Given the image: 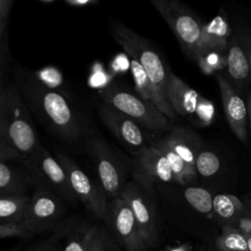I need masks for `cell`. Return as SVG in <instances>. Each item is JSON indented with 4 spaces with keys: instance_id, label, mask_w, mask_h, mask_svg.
Here are the masks:
<instances>
[{
    "instance_id": "40",
    "label": "cell",
    "mask_w": 251,
    "mask_h": 251,
    "mask_svg": "<svg viewBox=\"0 0 251 251\" xmlns=\"http://www.w3.org/2000/svg\"><path fill=\"white\" fill-rule=\"evenodd\" d=\"M20 249H21V246L18 245V246L12 247V248H10V249H8V250H4V251H20Z\"/></svg>"
},
{
    "instance_id": "20",
    "label": "cell",
    "mask_w": 251,
    "mask_h": 251,
    "mask_svg": "<svg viewBox=\"0 0 251 251\" xmlns=\"http://www.w3.org/2000/svg\"><path fill=\"white\" fill-rule=\"evenodd\" d=\"M226 62L228 75L233 82L241 87L249 83L251 77L249 62L241 44L233 32H231L228 37Z\"/></svg>"
},
{
    "instance_id": "7",
    "label": "cell",
    "mask_w": 251,
    "mask_h": 251,
    "mask_svg": "<svg viewBox=\"0 0 251 251\" xmlns=\"http://www.w3.org/2000/svg\"><path fill=\"white\" fill-rule=\"evenodd\" d=\"M168 98L176 115L189 119L200 126H207L213 123V103L172 72L169 75Z\"/></svg>"
},
{
    "instance_id": "39",
    "label": "cell",
    "mask_w": 251,
    "mask_h": 251,
    "mask_svg": "<svg viewBox=\"0 0 251 251\" xmlns=\"http://www.w3.org/2000/svg\"><path fill=\"white\" fill-rule=\"evenodd\" d=\"M246 240H247V245H248V250L251 251V235L247 236L246 237Z\"/></svg>"
},
{
    "instance_id": "13",
    "label": "cell",
    "mask_w": 251,
    "mask_h": 251,
    "mask_svg": "<svg viewBox=\"0 0 251 251\" xmlns=\"http://www.w3.org/2000/svg\"><path fill=\"white\" fill-rule=\"evenodd\" d=\"M120 196L130 207L148 249L153 247L158 241L159 232L156 212L150 194L132 179L126 183Z\"/></svg>"
},
{
    "instance_id": "17",
    "label": "cell",
    "mask_w": 251,
    "mask_h": 251,
    "mask_svg": "<svg viewBox=\"0 0 251 251\" xmlns=\"http://www.w3.org/2000/svg\"><path fill=\"white\" fill-rule=\"evenodd\" d=\"M130 69L134 80L135 89L138 95L141 98L153 103L168 119H170L171 121L175 120L176 114L172 107L170 100L158 90V88L149 78L143 68L136 61L131 59Z\"/></svg>"
},
{
    "instance_id": "4",
    "label": "cell",
    "mask_w": 251,
    "mask_h": 251,
    "mask_svg": "<svg viewBox=\"0 0 251 251\" xmlns=\"http://www.w3.org/2000/svg\"><path fill=\"white\" fill-rule=\"evenodd\" d=\"M169 25L183 51L196 60L204 24L179 0H149Z\"/></svg>"
},
{
    "instance_id": "10",
    "label": "cell",
    "mask_w": 251,
    "mask_h": 251,
    "mask_svg": "<svg viewBox=\"0 0 251 251\" xmlns=\"http://www.w3.org/2000/svg\"><path fill=\"white\" fill-rule=\"evenodd\" d=\"M91 152L95 162L99 185L111 200L120 196L126 180L128 169L114 150L102 139L91 143Z\"/></svg>"
},
{
    "instance_id": "22",
    "label": "cell",
    "mask_w": 251,
    "mask_h": 251,
    "mask_svg": "<svg viewBox=\"0 0 251 251\" xmlns=\"http://www.w3.org/2000/svg\"><path fill=\"white\" fill-rule=\"evenodd\" d=\"M213 214L221 221L222 226H229L245 211V204L232 194L221 193L213 197Z\"/></svg>"
},
{
    "instance_id": "31",
    "label": "cell",
    "mask_w": 251,
    "mask_h": 251,
    "mask_svg": "<svg viewBox=\"0 0 251 251\" xmlns=\"http://www.w3.org/2000/svg\"><path fill=\"white\" fill-rule=\"evenodd\" d=\"M233 33L235 34L236 38L238 39L247 56L251 73V31L244 25H234Z\"/></svg>"
},
{
    "instance_id": "28",
    "label": "cell",
    "mask_w": 251,
    "mask_h": 251,
    "mask_svg": "<svg viewBox=\"0 0 251 251\" xmlns=\"http://www.w3.org/2000/svg\"><path fill=\"white\" fill-rule=\"evenodd\" d=\"M221 167L219 156L212 150L202 148L195 161L196 173L202 176H212L216 175Z\"/></svg>"
},
{
    "instance_id": "1",
    "label": "cell",
    "mask_w": 251,
    "mask_h": 251,
    "mask_svg": "<svg viewBox=\"0 0 251 251\" xmlns=\"http://www.w3.org/2000/svg\"><path fill=\"white\" fill-rule=\"evenodd\" d=\"M31 122L18 91L5 86L0 92V134L18 152L21 162L41 146Z\"/></svg>"
},
{
    "instance_id": "35",
    "label": "cell",
    "mask_w": 251,
    "mask_h": 251,
    "mask_svg": "<svg viewBox=\"0 0 251 251\" xmlns=\"http://www.w3.org/2000/svg\"><path fill=\"white\" fill-rule=\"evenodd\" d=\"M162 251H192L191 244L184 242L176 246H167Z\"/></svg>"
},
{
    "instance_id": "34",
    "label": "cell",
    "mask_w": 251,
    "mask_h": 251,
    "mask_svg": "<svg viewBox=\"0 0 251 251\" xmlns=\"http://www.w3.org/2000/svg\"><path fill=\"white\" fill-rule=\"evenodd\" d=\"M5 161H21V157L0 134V162Z\"/></svg>"
},
{
    "instance_id": "38",
    "label": "cell",
    "mask_w": 251,
    "mask_h": 251,
    "mask_svg": "<svg viewBox=\"0 0 251 251\" xmlns=\"http://www.w3.org/2000/svg\"><path fill=\"white\" fill-rule=\"evenodd\" d=\"M67 1H69L70 3H72L74 5H81V4L88 2L89 0H67Z\"/></svg>"
},
{
    "instance_id": "15",
    "label": "cell",
    "mask_w": 251,
    "mask_h": 251,
    "mask_svg": "<svg viewBox=\"0 0 251 251\" xmlns=\"http://www.w3.org/2000/svg\"><path fill=\"white\" fill-rule=\"evenodd\" d=\"M216 79L219 85L222 103L227 124L235 135L241 142H247V105L232 83L225 76L216 74Z\"/></svg>"
},
{
    "instance_id": "37",
    "label": "cell",
    "mask_w": 251,
    "mask_h": 251,
    "mask_svg": "<svg viewBox=\"0 0 251 251\" xmlns=\"http://www.w3.org/2000/svg\"><path fill=\"white\" fill-rule=\"evenodd\" d=\"M2 62H3V60L0 61V92L5 87V85H4V72H3V69H2V66H1Z\"/></svg>"
},
{
    "instance_id": "23",
    "label": "cell",
    "mask_w": 251,
    "mask_h": 251,
    "mask_svg": "<svg viewBox=\"0 0 251 251\" xmlns=\"http://www.w3.org/2000/svg\"><path fill=\"white\" fill-rule=\"evenodd\" d=\"M30 196L0 194V223H22Z\"/></svg>"
},
{
    "instance_id": "14",
    "label": "cell",
    "mask_w": 251,
    "mask_h": 251,
    "mask_svg": "<svg viewBox=\"0 0 251 251\" xmlns=\"http://www.w3.org/2000/svg\"><path fill=\"white\" fill-rule=\"evenodd\" d=\"M98 114L106 127L133 154L147 146L146 137L140 126L126 114L104 103L98 108Z\"/></svg>"
},
{
    "instance_id": "25",
    "label": "cell",
    "mask_w": 251,
    "mask_h": 251,
    "mask_svg": "<svg viewBox=\"0 0 251 251\" xmlns=\"http://www.w3.org/2000/svg\"><path fill=\"white\" fill-rule=\"evenodd\" d=\"M216 244L220 251H249L246 237L230 226H223Z\"/></svg>"
},
{
    "instance_id": "5",
    "label": "cell",
    "mask_w": 251,
    "mask_h": 251,
    "mask_svg": "<svg viewBox=\"0 0 251 251\" xmlns=\"http://www.w3.org/2000/svg\"><path fill=\"white\" fill-rule=\"evenodd\" d=\"M103 101L126 114L142 127L151 131H168L171 120L153 103L122 88L109 87L101 92Z\"/></svg>"
},
{
    "instance_id": "6",
    "label": "cell",
    "mask_w": 251,
    "mask_h": 251,
    "mask_svg": "<svg viewBox=\"0 0 251 251\" xmlns=\"http://www.w3.org/2000/svg\"><path fill=\"white\" fill-rule=\"evenodd\" d=\"M22 163L34 179L35 185L52 190L66 201L74 203L77 200L65 169L57 158L52 156L42 145Z\"/></svg>"
},
{
    "instance_id": "26",
    "label": "cell",
    "mask_w": 251,
    "mask_h": 251,
    "mask_svg": "<svg viewBox=\"0 0 251 251\" xmlns=\"http://www.w3.org/2000/svg\"><path fill=\"white\" fill-rule=\"evenodd\" d=\"M184 198L191 207L201 214H209L213 212V197L205 188L188 186L184 190Z\"/></svg>"
},
{
    "instance_id": "2",
    "label": "cell",
    "mask_w": 251,
    "mask_h": 251,
    "mask_svg": "<svg viewBox=\"0 0 251 251\" xmlns=\"http://www.w3.org/2000/svg\"><path fill=\"white\" fill-rule=\"evenodd\" d=\"M24 92L35 111L61 138L75 140L82 134V124L69 101L38 81L27 80Z\"/></svg>"
},
{
    "instance_id": "21",
    "label": "cell",
    "mask_w": 251,
    "mask_h": 251,
    "mask_svg": "<svg viewBox=\"0 0 251 251\" xmlns=\"http://www.w3.org/2000/svg\"><path fill=\"white\" fill-rule=\"evenodd\" d=\"M152 144L155 145L166 157L176 183L185 185L192 183L197 179V173L191 170L163 138L156 140Z\"/></svg>"
},
{
    "instance_id": "36",
    "label": "cell",
    "mask_w": 251,
    "mask_h": 251,
    "mask_svg": "<svg viewBox=\"0 0 251 251\" xmlns=\"http://www.w3.org/2000/svg\"><path fill=\"white\" fill-rule=\"evenodd\" d=\"M247 112H248V119L250 122V127H251V92L248 94V98H247Z\"/></svg>"
},
{
    "instance_id": "32",
    "label": "cell",
    "mask_w": 251,
    "mask_h": 251,
    "mask_svg": "<svg viewBox=\"0 0 251 251\" xmlns=\"http://www.w3.org/2000/svg\"><path fill=\"white\" fill-rule=\"evenodd\" d=\"M11 4L12 0H0V61L3 60V37Z\"/></svg>"
},
{
    "instance_id": "3",
    "label": "cell",
    "mask_w": 251,
    "mask_h": 251,
    "mask_svg": "<svg viewBox=\"0 0 251 251\" xmlns=\"http://www.w3.org/2000/svg\"><path fill=\"white\" fill-rule=\"evenodd\" d=\"M111 30L113 37L126 53L143 68L158 90L168 98V82L171 71L166 68L161 57L151 44L144 37L123 24H113Z\"/></svg>"
},
{
    "instance_id": "24",
    "label": "cell",
    "mask_w": 251,
    "mask_h": 251,
    "mask_svg": "<svg viewBox=\"0 0 251 251\" xmlns=\"http://www.w3.org/2000/svg\"><path fill=\"white\" fill-rule=\"evenodd\" d=\"M97 226H83L69 232L63 246V251H88Z\"/></svg>"
},
{
    "instance_id": "30",
    "label": "cell",
    "mask_w": 251,
    "mask_h": 251,
    "mask_svg": "<svg viewBox=\"0 0 251 251\" xmlns=\"http://www.w3.org/2000/svg\"><path fill=\"white\" fill-rule=\"evenodd\" d=\"M31 236V233L25 228L23 223H0V238H29Z\"/></svg>"
},
{
    "instance_id": "9",
    "label": "cell",
    "mask_w": 251,
    "mask_h": 251,
    "mask_svg": "<svg viewBox=\"0 0 251 251\" xmlns=\"http://www.w3.org/2000/svg\"><path fill=\"white\" fill-rule=\"evenodd\" d=\"M64 212L62 199L55 192L35 185L22 223L33 236L57 226Z\"/></svg>"
},
{
    "instance_id": "11",
    "label": "cell",
    "mask_w": 251,
    "mask_h": 251,
    "mask_svg": "<svg viewBox=\"0 0 251 251\" xmlns=\"http://www.w3.org/2000/svg\"><path fill=\"white\" fill-rule=\"evenodd\" d=\"M131 175L133 180L149 194L155 184L176 182L166 157L153 144L133 154Z\"/></svg>"
},
{
    "instance_id": "33",
    "label": "cell",
    "mask_w": 251,
    "mask_h": 251,
    "mask_svg": "<svg viewBox=\"0 0 251 251\" xmlns=\"http://www.w3.org/2000/svg\"><path fill=\"white\" fill-rule=\"evenodd\" d=\"M229 226L234 227L245 237L251 235V215L246 211V208L245 211L239 215Z\"/></svg>"
},
{
    "instance_id": "18",
    "label": "cell",
    "mask_w": 251,
    "mask_h": 251,
    "mask_svg": "<svg viewBox=\"0 0 251 251\" xmlns=\"http://www.w3.org/2000/svg\"><path fill=\"white\" fill-rule=\"evenodd\" d=\"M231 32L227 20L222 15L215 17L210 23L204 24L197 58L207 53L226 55L228 37Z\"/></svg>"
},
{
    "instance_id": "16",
    "label": "cell",
    "mask_w": 251,
    "mask_h": 251,
    "mask_svg": "<svg viewBox=\"0 0 251 251\" xmlns=\"http://www.w3.org/2000/svg\"><path fill=\"white\" fill-rule=\"evenodd\" d=\"M162 138L191 170L196 172L195 161L203 147L201 138L193 130L183 126H174Z\"/></svg>"
},
{
    "instance_id": "27",
    "label": "cell",
    "mask_w": 251,
    "mask_h": 251,
    "mask_svg": "<svg viewBox=\"0 0 251 251\" xmlns=\"http://www.w3.org/2000/svg\"><path fill=\"white\" fill-rule=\"evenodd\" d=\"M70 230L69 226H60L51 234L30 246L26 251H63L64 239L67 238Z\"/></svg>"
},
{
    "instance_id": "29",
    "label": "cell",
    "mask_w": 251,
    "mask_h": 251,
    "mask_svg": "<svg viewBox=\"0 0 251 251\" xmlns=\"http://www.w3.org/2000/svg\"><path fill=\"white\" fill-rule=\"evenodd\" d=\"M88 251H120L105 229L97 227Z\"/></svg>"
},
{
    "instance_id": "8",
    "label": "cell",
    "mask_w": 251,
    "mask_h": 251,
    "mask_svg": "<svg viewBox=\"0 0 251 251\" xmlns=\"http://www.w3.org/2000/svg\"><path fill=\"white\" fill-rule=\"evenodd\" d=\"M56 158L65 169L76 199L96 219L106 221L110 202L102 187L96 184L68 155L58 152Z\"/></svg>"
},
{
    "instance_id": "41",
    "label": "cell",
    "mask_w": 251,
    "mask_h": 251,
    "mask_svg": "<svg viewBox=\"0 0 251 251\" xmlns=\"http://www.w3.org/2000/svg\"><path fill=\"white\" fill-rule=\"evenodd\" d=\"M246 206V211L251 215V204H245Z\"/></svg>"
},
{
    "instance_id": "19",
    "label": "cell",
    "mask_w": 251,
    "mask_h": 251,
    "mask_svg": "<svg viewBox=\"0 0 251 251\" xmlns=\"http://www.w3.org/2000/svg\"><path fill=\"white\" fill-rule=\"evenodd\" d=\"M14 161L0 162V194L25 195L34 179L23 165L20 167Z\"/></svg>"
},
{
    "instance_id": "12",
    "label": "cell",
    "mask_w": 251,
    "mask_h": 251,
    "mask_svg": "<svg viewBox=\"0 0 251 251\" xmlns=\"http://www.w3.org/2000/svg\"><path fill=\"white\" fill-rule=\"evenodd\" d=\"M106 222L112 234L126 251H147L148 247L132 211L122 196L110 201Z\"/></svg>"
}]
</instances>
